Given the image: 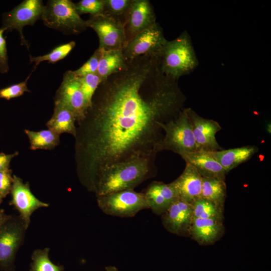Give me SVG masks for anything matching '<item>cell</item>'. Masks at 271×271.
Masks as SVG:
<instances>
[{
	"mask_svg": "<svg viewBox=\"0 0 271 271\" xmlns=\"http://www.w3.org/2000/svg\"><path fill=\"white\" fill-rule=\"evenodd\" d=\"M75 5L79 15L89 14L96 16L103 14L104 11V0H81Z\"/></svg>",
	"mask_w": 271,
	"mask_h": 271,
	"instance_id": "cell-30",
	"label": "cell"
},
{
	"mask_svg": "<svg viewBox=\"0 0 271 271\" xmlns=\"http://www.w3.org/2000/svg\"><path fill=\"white\" fill-rule=\"evenodd\" d=\"M55 102H58L69 109L73 113L76 122L84 117L88 107L81 88L80 77L73 71H67L64 74L62 83L56 93Z\"/></svg>",
	"mask_w": 271,
	"mask_h": 271,
	"instance_id": "cell-10",
	"label": "cell"
},
{
	"mask_svg": "<svg viewBox=\"0 0 271 271\" xmlns=\"http://www.w3.org/2000/svg\"><path fill=\"white\" fill-rule=\"evenodd\" d=\"M167 41L162 29L156 22L128 41L122 50L123 55L128 62L143 55L157 54Z\"/></svg>",
	"mask_w": 271,
	"mask_h": 271,
	"instance_id": "cell-9",
	"label": "cell"
},
{
	"mask_svg": "<svg viewBox=\"0 0 271 271\" xmlns=\"http://www.w3.org/2000/svg\"><path fill=\"white\" fill-rule=\"evenodd\" d=\"M161 215L163 225L167 231L185 235L188 234L193 219L192 204L178 198Z\"/></svg>",
	"mask_w": 271,
	"mask_h": 271,
	"instance_id": "cell-15",
	"label": "cell"
},
{
	"mask_svg": "<svg viewBox=\"0 0 271 271\" xmlns=\"http://www.w3.org/2000/svg\"><path fill=\"white\" fill-rule=\"evenodd\" d=\"M157 155L141 157L116 164L100 174L96 197L134 188L157 173Z\"/></svg>",
	"mask_w": 271,
	"mask_h": 271,
	"instance_id": "cell-2",
	"label": "cell"
},
{
	"mask_svg": "<svg viewBox=\"0 0 271 271\" xmlns=\"http://www.w3.org/2000/svg\"><path fill=\"white\" fill-rule=\"evenodd\" d=\"M156 23V15L149 1L132 0L125 16L124 26L126 43Z\"/></svg>",
	"mask_w": 271,
	"mask_h": 271,
	"instance_id": "cell-14",
	"label": "cell"
},
{
	"mask_svg": "<svg viewBox=\"0 0 271 271\" xmlns=\"http://www.w3.org/2000/svg\"><path fill=\"white\" fill-rule=\"evenodd\" d=\"M45 6L41 0H25L3 17V28L6 30H16L20 34L22 45L29 48L23 33L25 26H33L41 19Z\"/></svg>",
	"mask_w": 271,
	"mask_h": 271,
	"instance_id": "cell-11",
	"label": "cell"
},
{
	"mask_svg": "<svg viewBox=\"0 0 271 271\" xmlns=\"http://www.w3.org/2000/svg\"><path fill=\"white\" fill-rule=\"evenodd\" d=\"M101 55V50L97 48L90 58L79 68L73 71L78 77L97 73L99 60Z\"/></svg>",
	"mask_w": 271,
	"mask_h": 271,
	"instance_id": "cell-31",
	"label": "cell"
},
{
	"mask_svg": "<svg viewBox=\"0 0 271 271\" xmlns=\"http://www.w3.org/2000/svg\"><path fill=\"white\" fill-rule=\"evenodd\" d=\"M41 19L51 29L67 34L81 33L87 28L70 0H51L45 6Z\"/></svg>",
	"mask_w": 271,
	"mask_h": 271,
	"instance_id": "cell-5",
	"label": "cell"
},
{
	"mask_svg": "<svg viewBox=\"0 0 271 271\" xmlns=\"http://www.w3.org/2000/svg\"><path fill=\"white\" fill-rule=\"evenodd\" d=\"M157 55L162 72L177 81L198 65L190 37L186 31L176 39L167 41Z\"/></svg>",
	"mask_w": 271,
	"mask_h": 271,
	"instance_id": "cell-3",
	"label": "cell"
},
{
	"mask_svg": "<svg viewBox=\"0 0 271 271\" xmlns=\"http://www.w3.org/2000/svg\"><path fill=\"white\" fill-rule=\"evenodd\" d=\"M226 196L224 180L202 177L201 198L223 208Z\"/></svg>",
	"mask_w": 271,
	"mask_h": 271,
	"instance_id": "cell-23",
	"label": "cell"
},
{
	"mask_svg": "<svg viewBox=\"0 0 271 271\" xmlns=\"http://www.w3.org/2000/svg\"><path fill=\"white\" fill-rule=\"evenodd\" d=\"M6 30L3 27L0 29V73L3 74L7 73L9 68L6 41L3 36Z\"/></svg>",
	"mask_w": 271,
	"mask_h": 271,
	"instance_id": "cell-34",
	"label": "cell"
},
{
	"mask_svg": "<svg viewBox=\"0 0 271 271\" xmlns=\"http://www.w3.org/2000/svg\"><path fill=\"white\" fill-rule=\"evenodd\" d=\"M27 229L19 215L11 216L0 226V270L16 271L17 252L25 241Z\"/></svg>",
	"mask_w": 271,
	"mask_h": 271,
	"instance_id": "cell-7",
	"label": "cell"
},
{
	"mask_svg": "<svg viewBox=\"0 0 271 271\" xmlns=\"http://www.w3.org/2000/svg\"><path fill=\"white\" fill-rule=\"evenodd\" d=\"M186 110L197 150L206 151L222 150L215 137L222 129L219 123L213 119L202 117L191 108H186Z\"/></svg>",
	"mask_w": 271,
	"mask_h": 271,
	"instance_id": "cell-13",
	"label": "cell"
},
{
	"mask_svg": "<svg viewBox=\"0 0 271 271\" xmlns=\"http://www.w3.org/2000/svg\"><path fill=\"white\" fill-rule=\"evenodd\" d=\"M126 65L127 62L122 50H101L97 73L103 81L110 75L122 71Z\"/></svg>",
	"mask_w": 271,
	"mask_h": 271,
	"instance_id": "cell-22",
	"label": "cell"
},
{
	"mask_svg": "<svg viewBox=\"0 0 271 271\" xmlns=\"http://www.w3.org/2000/svg\"><path fill=\"white\" fill-rule=\"evenodd\" d=\"M18 155V152L11 154L0 153V171L10 169V165L12 159Z\"/></svg>",
	"mask_w": 271,
	"mask_h": 271,
	"instance_id": "cell-35",
	"label": "cell"
},
{
	"mask_svg": "<svg viewBox=\"0 0 271 271\" xmlns=\"http://www.w3.org/2000/svg\"><path fill=\"white\" fill-rule=\"evenodd\" d=\"M87 28L97 34L99 42L98 48L103 50H123L126 42L124 23L103 13L91 16L86 21Z\"/></svg>",
	"mask_w": 271,
	"mask_h": 271,
	"instance_id": "cell-8",
	"label": "cell"
},
{
	"mask_svg": "<svg viewBox=\"0 0 271 271\" xmlns=\"http://www.w3.org/2000/svg\"><path fill=\"white\" fill-rule=\"evenodd\" d=\"M185 101L178 81L162 72L155 54L127 62L103 80L76 122L74 159L81 185L95 193L104 169L157 155L164 136L161 124L175 119Z\"/></svg>",
	"mask_w": 271,
	"mask_h": 271,
	"instance_id": "cell-1",
	"label": "cell"
},
{
	"mask_svg": "<svg viewBox=\"0 0 271 271\" xmlns=\"http://www.w3.org/2000/svg\"><path fill=\"white\" fill-rule=\"evenodd\" d=\"M193 218H208L222 220L223 208L201 198L192 204Z\"/></svg>",
	"mask_w": 271,
	"mask_h": 271,
	"instance_id": "cell-26",
	"label": "cell"
},
{
	"mask_svg": "<svg viewBox=\"0 0 271 271\" xmlns=\"http://www.w3.org/2000/svg\"><path fill=\"white\" fill-rule=\"evenodd\" d=\"M186 163L193 166L202 177L225 180L226 172L210 151L197 150L181 156Z\"/></svg>",
	"mask_w": 271,
	"mask_h": 271,
	"instance_id": "cell-17",
	"label": "cell"
},
{
	"mask_svg": "<svg viewBox=\"0 0 271 271\" xmlns=\"http://www.w3.org/2000/svg\"><path fill=\"white\" fill-rule=\"evenodd\" d=\"M10 193L12 199L9 205L13 206L18 211L27 229L30 224L33 212L41 208L49 206V204L41 201L32 193L28 182L24 183L23 180L16 175H13Z\"/></svg>",
	"mask_w": 271,
	"mask_h": 271,
	"instance_id": "cell-12",
	"label": "cell"
},
{
	"mask_svg": "<svg viewBox=\"0 0 271 271\" xmlns=\"http://www.w3.org/2000/svg\"><path fill=\"white\" fill-rule=\"evenodd\" d=\"M105 271H119L117 268L113 265H108L105 267Z\"/></svg>",
	"mask_w": 271,
	"mask_h": 271,
	"instance_id": "cell-37",
	"label": "cell"
},
{
	"mask_svg": "<svg viewBox=\"0 0 271 271\" xmlns=\"http://www.w3.org/2000/svg\"><path fill=\"white\" fill-rule=\"evenodd\" d=\"M222 220L196 218H193L188 234L200 244L213 243L223 232Z\"/></svg>",
	"mask_w": 271,
	"mask_h": 271,
	"instance_id": "cell-19",
	"label": "cell"
},
{
	"mask_svg": "<svg viewBox=\"0 0 271 271\" xmlns=\"http://www.w3.org/2000/svg\"><path fill=\"white\" fill-rule=\"evenodd\" d=\"M96 198L99 209L110 216L132 217L139 211L149 209L144 192H136L134 189L119 191Z\"/></svg>",
	"mask_w": 271,
	"mask_h": 271,
	"instance_id": "cell-6",
	"label": "cell"
},
{
	"mask_svg": "<svg viewBox=\"0 0 271 271\" xmlns=\"http://www.w3.org/2000/svg\"><path fill=\"white\" fill-rule=\"evenodd\" d=\"M76 120L73 113L63 104L55 102L53 115L46 123L48 128L61 134L68 133L74 137L76 134Z\"/></svg>",
	"mask_w": 271,
	"mask_h": 271,
	"instance_id": "cell-21",
	"label": "cell"
},
{
	"mask_svg": "<svg viewBox=\"0 0 271 271\" xmlns=\"http://www.w3.org/2000/svg\"><path fill=\"white\" fill-rule=\"evenodd\" d=\"M26 92L30 91L27 87V80L13 84L0 89V98L9 100L22 96Z\"/></svg>",
	"mask_w": 271,
	"mask_h": 271,
	"instance_id": "cell-32",
	"label": "cell"
},
{
	"mask_svg": "<svg viewBox=\"0 0 271 271\" xmlns=\"http://www.w3.org/2000/svg\"><path fill=\"white\" fill-rule=\"evenodd\" d=\"M132 0H104V14L117 18L124 23L125 16Z\"/></svg>",
	"mask_w": 271,
	"mask_h": 271,
	"instance_id": "cell-28",
	"label": "cell"
},
{
	"mask_svg": "<svg viewBox=\"0 0 271 271\" xmlns=\"http://www.w3.org/2000/svg\"><path fill=\"white\" fill-rule=\"evenodd\" d=\"M13 181V175L11 169L0 171V205L4 198L11 193Z\"/></svg>",
	"mask_w": 271,
	"mask_h": 271,
	"instance_id": "cell-33",
	"label": "cell"
},
{
	"mask_svg": "<svg viewBox=\"0 0 271 271\" xmlns=\"http://www.w3.org/2000/svg\"><path fill=\"white\" fill-rule=\"evenodd\" d=\"M28 136L30 144V149L52 150L60 142V134L48 129L35 131L28 129L24 130Z\"/></svg>",
	"mask_w": 271,
	"mask_h": 271,
	"instance_id": "cell-24",
	"label": "cell"
},
{
	"mask_svg": "<svg viewBox=\"0 0 271 271\" xmlns=\"http://www.w3.org/2000/svg\"><path fill=\"white\" fill-rule=\"evenodd\" d=\"M170 184L182 200L192 204L201 198L202 177L189 164L186 163L182 174Z\"/></svg>",
	"mask_w": 271,
	"mask_h": 271,
	"instance_id": "cell-16",
	"label": "cell"
},
{
	"mask_svg": "<svg viewBox=\"0 0 271 271\" xmlns=\"http://www.w3.org/2000/svg\"><path fill=\"white\" fill-rule=\"evenodd\" d=\"M79 77L81 88L88 108L91 105L93 96L102 80L97 73Z\"/></svg>",
	"mask_w": 271,
	"mask_h": 271,
	"instance_id": "cell-29",
	"label": "cell"
},
{
	"mask_svg": "<svg viewBox=\"0 0 271 271\" xmlns=\"http://www.w3.org/2000/svg\"><path fill=\"white\" fill-rule=\"evenodd\" d=\"M258 151L254 146H245L227 150L210 151L226 173L248 161Z\"/></svg>",
	"mask_w": 271,
	"mask_h": 271,
	"instance_id": "cell-20",
	"label": "cell"
},
{
	"mask_svg": "<svg viewBox=\"0 0 271 271\" xmlns=\"http://www.w3.org/2000/svg\"><path fill=\"white\" fill-rule=\"evenodd\" d=\"M49 251L48 247L34 250L31 255L30 271H64L63 265L56 264L50 260Z\"/></svg>",
	"mask_w": 271,
	"mask_h": 271,
	"instance_id": "cell-25",
	"label": "cell"
},
{
	"mask_svg": "<svg viewBox=\"0 0 271 271\" xmlns=\"http://www.w3.org/2000/svg\"><path fill=\"white\" fill-rule=\"evenodd\" d=\"M11 216L7 214L4 209L0 208V226Z\"/></svg>",
	"mask_w": 271,
	"mask_h": 271,
	"instance_id": "cell-36",
	"label": "cell"
},
{
	"mask_svg": "<svg viewBox=\"0 0 271 271\" xmlns=\"http://www.w3.org/2000/svg\"><path fill=\"white\" fill-rule=\"evenodd\" d=\"M75 44L74 41H71L68 43L61 45L45 55L37 57L31 56L30 61L31 63H35V66L43 61L55 63L66 57L74 48Z\"/></svg>",
	"mask_w": 271,
	"mask_h": 271,
	"instance_id": "cell-27",
	"label": "cell"
},
{
	"mask_svg": "<svg viewBox=\"0 0 271 271\" xmlns=\"http://www.w3.org/2000/svg\"><path fill=\"white\" fill-rule=\"evenodd\" d=\"M143 192L149 209L157 215L163 214L169 206L178 199L170 183L165 184L160 181H153Z\"/></svg>",
	"mask_w": 271,
	"mask_h": 271,
	"instance_id": "cell-18",
	"label": "cell"
},
{
	"mask_svg": "<svg viewBox=\"0 0 271 271\" xmlns=\"http://www.w3.org/2000/svg\"><path fill=\"white\" fill-rule=\"evenodd\" d=\"M161 127L164 136L156 147L157 153L167 150L181 156L197 150L186 108L175 119L162 124Z\"/></svg>",
	"mask_w": 271,
	"mask_h": 271,
	"instance_id": "cell-4",
	"label": "cell"
}]
</instances>
